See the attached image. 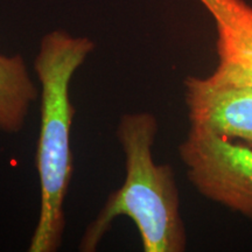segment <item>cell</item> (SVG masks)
I'll return each instance as SVG.
<instances>
[{"label":"cell","instance_id":"8992f818","mask_svg":"<svg viewBox=\"0 0 252 252\" xmlns=\"http://www.w3.org/2000/svg\"><path fill=\"white\" fill-rule=\"evenodd\" d=\"M37 90L20 55L0 54V130L14 133L24 126Z\"/></svg>","mask_w":252,"mask_h":252},{"label":"cell","instance_id":"277c9868","mask_svg":"<svg viewBox=\"0 0 252 252\" xmlns=\"http://www.w3.org/2000/svg\"><path fill=\"white\" fill-rule=\"evenodd\" d=\"M185 89L191 126L252 147V84L216 68L208 77L186 78Z\"/></svg>","mask_w":252,"mask_h":252},{"label":"cell","instance_id":"7a4b0ae2","mask_svg":"<svg viewBox=\"0 0 252 252\" xmlns=\"http://www.w3.org/2000/svg\"><path fill=\"white\" fill-rule=\"evenodd\" d=\"M158 132L157 118L149 112L121 118L118 139L126 158V179L110 195L102 212L88 226L80 250L93 252L117 216H127L137 225L145 252H182L186 230L172 167L157 165L152 146Z\"/></svg>","mask_w":252,"mask_h":252},{"label":"cell","instance_id":"3957f363","mask_svg":"<svg viewBox=\"0 0 252 252\" xmlns=\"http://www.w3.org/2000/svg\"><path fill=\"white\" fill-rule=\"evenodd\" d=\"M179 152L203 196L252 222V147L190 126Z\"/></svg>","mask_w":252,"mask_h":252},{"label":"cell","instance_id":"5b68a950","mask_svg":"<svg viewBox=\"0 0 252 252\" xmlns=\"http://www.w3.org/2000/svg\"><path fill=\"white\" fill-rule=\"evenodd\" d=\"M213 15L222 69L252 84V7L243 0H200Z\"/></svg>","mask_w":252,"mask_h":252},{"label":"cell","instance_id":"6da1fadb","mask_svg":"<svg viewBox=\"0 0 252 252\" xmlns=\"http://www.w3.org/2000/svg\"><path fill=\"white\" fill-rule=\"evenodd\" d=\"M94 47L88 37L71 36L64 31L50 32L41 41L34 64L42 89L36 150L41 208L28 249L31 252H54L61 245L63 203L74 172L70 130L75 109L69 98V86Z\"/></svg>","mask_w":252,"mask_h":252}]
</instances>
